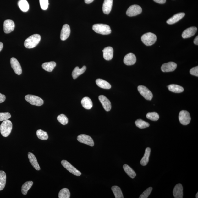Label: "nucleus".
I'll return each mask as SVG.
<instances>
[{
	"instance_id": "43",
	"label": "nucleus",
	"mask_w": 198,
	"mask_h": 198,
	"mask_svg": "<svg viewBox=\"0 0 198 198\" xmlns=\"http://www.w3.org/2000/svg\"><path fill=\"white\" fill-rule=\"evenodd\" d=\"M6 98L5 95L0 93V103L4 102L6 100Z\"/></svg>"
},
{
	"instance_id": "20",
	"label": "nucleus",
	"mask_w": 198,
	"mask_h": 198,
	"mask_svg": "<svg viewBox=\"0 0 198 198\" xmlns=\"http://www.w3.org/2000/svg\"><path fill=\"white\" fill-rule=\"evenodd\" d=\"M113 0H104L102 6V10L105 14H108L112 10Z\"/></svg>"
},
{
	"instance_id": "44",
	"label": "nucleus",
	"mask_w": 198,
	"mask_h": 198,
	"mask_svg": "<svg viewBox=\"0 0 198 198\" xmlns=\"http://www.w3.org/2000/svg\"><path fill=\"white\" fill-rule=\"evenodd\" d=\"M153 1L156 3L161 4H164L166 1V0H153Z\"/></svg>"
},
{
	"instance_id": "23",
	"label": "nucleus",
	"mask_w": 198,
	"mask_h": 198,
	"mask_svg": "<svg viewBox=\"0 0 198 198\" xmlns=\"http://www.w3.org/2000/svg\"><path fill=\"white\" fill-rule=\"evenodd\" d=\"M86 69V67L85 66H83V67L80 69L78 67H76L72 72L73 78L74 79H77L79 76L83 74L85 71Z\"/></svg>"
},
{
	"instance_id": "34",
	"label": "nucleus",
	"mask_w": 198,
	"mask_h": 198,
	"mask_svg": "<svg viewBox=\"0 0 198 198\" xmlns=\"http://www.w3.org/2000/svg\"><path fill=\"white\" fill-rule=\"evenodd\" d=\"M135 124L136 126L140 129H144L148 127L150 124L148 123L145 122L142 119H138L135 122Z\"/></svg>"
},
{
	"instance_id": "16",
	"label": "nucleus",
	"mask_w": 198,
	"mask_h": 198,
	"mask_svg": "<svg viewBox=\"0 0 198 198\" xmlns=\"http://www.w3.org/2000/svg\"><path fill=\"white\" fill-rule=\"evenodd\" d=\"M70 29L69 25L66 24L63 26L61 32L60 38L61 40L65 41L69 37Z\"/></svg>"
},
{
	"instance_id": "4",
	"label": "nucleus",
	"mask_w": 198,
	"mask_h": 198,
	"mask_svg": "<svg viewBox=\"0 0 198 198\" xmlns=\"http://www.w3.org/2000/svg\"><path fill=\"white\" fill-rule=\"evenodd\" d=\"M157 40L156 35L152 33L148 32L143 35L141 37L142 42L147 46H151L156 42Z\"/></svg>"
},
{
	"instance_id": "33",
	"label": "nucleus",
	"mask_w": 198,
	"mask_h": 198,
	"mask_svg": "<svg viewBox=\"0 0 198 198\" xmlns=\"http://www.w3.org/2000/svg\"><path fill=\"white\" fill-rule=\"evenodd\" d=\"M111 189L116 198H124L122 190L120 187L118 186H113L112 187Z\"/></svg>"
},
{
	"instance_id": "11",
	"label": "nucleus",
	"mask_w": 198,
	"mask_h": 198,
	"mask_svg": "<svg viewBox=\"0 0 198 198\" xmlns=\"http://www.w3.org/2000/svg\"><path fill=\"white\" fill-rule=\"evenodd\" d=\"M11 67L15 73L18 75H20L22 74V70L21 66L17 59L12 57L10 59Z\"/></svg>"
},
{
	"instance_id": "35",
	"label": "nucleus",
	"mask_w": 198,
	"mask_h": 198,
	"mask_svg": "<svg viewBox=\"0 0 198 198\" xmlns=\"http://www.w3.org/2000/svg\"><path fill=\"white\" fill-rule=\"evenodd\" d=\"M70 194L69 189L67 188H63L59 191L58 194L59 198H69Z\"/></svg>"
},
{
	"instance_id": "5",
	"label": "nucleus",
	"mask_w": 198,
	"mask_h": 198,
	"mask_svg": "<svg viewBox=\"0 0 198 198\" xmlns=\"http://www.w3.org/2000/svg\"><path fill=\"white\" fill-rule=\"evenodd\" d=\"M25 100L30 104L37 106H41L43 104V100L39 97L32 95H27L25 97Z\"/></svg>"
},
{
	"instance_id": "41",
	"label": "nucleus",
	"mask_w": 198,
	"mask_h": 198,
	"mask_svg": "<svg viewBox=\"0 0 198 198\" xmlns=\"http://www.w3.org/2000/svg\"><path fill=\"white\" fill-rule=\"evenodd\" d=\"M39 3L42 9L43 10L47 9L49 4L48 0H39Z\"/></svg>"
},
{
	"instance_id": "3",
	"label": "nucleus",
	"mask_w": 198,
	"mask_h": 198,
	"mask_svg": "<svg viewBox=\"0 0 198 198\" xmlns=\"http://www.w3.org/2000/svg\"><path fill=\"white\" fill-rule=\"evenodd\" d=\"M92 29L98 34L102 35H109L111 33V28L108 25L102 24H94Z\"/></svg>"
},
{
	"instance_id": "42",
	"label": "nucleus",
	"mask_w": 198,
	"mask_h": 198,
	"mask_svg": "<svg viewBox=\"0 0 198 198\" xmlns=\"http://www.w3.org/2000/svg\"><path fill=\"white\" fill-rule=\"evenodd\" d=\"M190 74L192 75L198 76V67L193 68L190 70Z\"/></svg>"
},
{
	"instance_id": "14",
	"label": "nucleus",
	"mask_w": 198,
	"mask_h": 198,
	"mask_svg": "<svg viewBox=\"0 0 198 198\" xmlns=\"http://www.w3.org/2000/svg\"><path fill=\"white\" fill-rule=\"evenodd\" d=\"M177 67V64L173 62H170L163 64L161 67V70L163 72H168L174 71Z\"/></svg>"
},
{
	"instance_id": "39",
	"label": "nucleus",
	"mask_w": 198,
	"mask_h": 198,
	"mask_svg": "<svg viewBox=\"0 0 198 198\" xmlns=\"http://www.w3.org/2000/svg\"><path fill=\"white\" fill-rule=\"evenodd\" d=\"M11 117V114L9 112H1L0 113V121L8 120Z\"/></svg>"
},
{
	"instance_id": "6",
	"label": "nucleus",
	"mask_w": 198,
	"mask_h": 198,
	"mask_svg": "<svg viewBox=\"0 0 198 198\" xmlns=\"http://www.w3.org/2000/svg\"><path fill=\"white\" fill-rule=\"evenodd\" d=\"M179 120L182 125H186L190 123L191 117L188 111L183 110L180 112L179 115Z\"/></svg>"
},
{
	"instance_id": "48",
	"label": "nucleus",
	"mask_w": 198,
	"mask_h": 198,
	"mask_svg": "<svg viewBox=\"0 0 198 198\" xmlns=\"http://www.w3.org/2000/svg\"><path fill=\"white\" fill-rule=\"evenodd\" d=\"M196 198H198V192L196 194Z\"/></svg>"
},
{
	"instance_id": "40",
	"label": "nucleus",
	"mask_w": 198,
	"mask_h": 198,
	"mask_svg": "<svg viewBox=\"0 0 198 198\" xmlns=\"http://www.w3.org/2000/svg\"><path fill=\"white\" fill-rule=\"evenodd\" d=\"M153 188L152 187H149L145 190L141 195L139 197L140 198H148L149 196L151 194Z\"/></svg>"
},
{
	"instance_id": "12",
	"label": "nucleus",
	"mask_w": 198,
	"mask_h": 198,
	"mask_svg": "<svg viewBox=\"0 0 198 198\" xmlns=\"http://www.w3.org/2000/svg\"><path fill=\"white\" fill-rule=\"evenodd\" d=\"M99 100L102 104L103 108L107 112H108L111 109V103L109 99L103 95L99 96Z\"/></svg>"
},
{
	"instance_id": "32",
	"label": "nucleus",
	"mask_w": 198,
	"mask_h": 198,
	"mask_svg": "<svg viewBox=\"0 0 198 198\" xmlns=\"http://www.w3.org/2000/svg\"><path fill=\"white\" fill-rule=\"evenodd\" d=\"M33 182L31 181H27L22 186L21 192L24 195L27 194L28 191L31 188Z\"/></svg>"
},
{
	"instance_id": "28",
	"label": "nucleus",
	"mask_w": 198,
	"mask_h": 198,
	"mask_svg": "<svg viewBox=\"0 0 198 198\" xmlns=\"http://www.w3.org/2000/svg\"><path fill=\"white\" fill-rule=\"evenodd\" d=\"M167 87H168L169 91L174 92V93H181V92H183L184 91V89L183 87L177 85L172 84L169 85Z\"/></svg>"
},
{
	"instance_id": "24",
	"label": "nucleus",
	"mask_w": 198,
	"mask_h": 198,
	"mask_svg": "<svg viewBox=\"0 0 198 198\" xmlns=\"http://www.w3.org/2000/svg\"><path fill=\"white\" fill-rule=\"evenodd\" d=\"M151 152V149L149 147H147L145 149L144 155L140 161V163L142 166H145L148 164Z\"/></svg>"
},
{
	"instance_id": "7",
	"label": "nucleus",
	"mask_w": 198,
	"mask_h": 198,
	"mask_svg": "<svg viewBox=\"0 0 198 198\" xmlns=\"http://www.w3.org/2000/svg\"><path fill=\"white\" fill-rule=\"evenodd\" d=\"M61 163L65 168L72 174L77 176H80L81 175V173L80 172L75 168L67 160H63L61 162Z\"/></svg>"
},
{
	"instance_id": "9",
	"label": "nucleus",
	"mask_w": 198,
	"mask_h": 198,
	"mask_svg": "<svg viewBox=\"0 0 198 198\" xmlns=\"http://www.w3.org/2000/svg\"><path fill=\"white\" fill-rule=\"evenodd\" d=\"M142 12V9L141 7L136 4L132 5L128 9L126 14L129 17L136 16L140 14Z\"/></svg>"
},
{
	"instance_id": "15",
	"label": "nucleus",
	"mask_w": 198,
	"mask_h": 198,
	"mask_svg": "<svg viewBox=\"0 0 198 198\" xmlns=\"http://www.w3.org/2000/svg\"><path fill=\"white\" fill-rule=\"evenodd\" d=\"M197 30V28L195 26L187 28L183 32L182 36L184 39L189 38L195 34Z\"/></svg>"
},
{
	"instance_id": "45",
	"label": "nucleus",
	"mask_w": 198,
	"mask_h": 198,
	"mask_svg": "<svg viewBox=\"0 0 198 198\" xmlns=\"http://www.w3.org/2000/svg\"><path fill=\"white\" fill-rule=\"evenodd\" d=\"M194 43L196 45H198V36L195 37L194 41Z\"/></svg>"
},
{
	"instance_id": "22",
	"label": "nucleus",
	"mask_w": 198,
	"mask_h": 198,
	"mask_svg": "<svg viewBox=\"0 0 198 198\" xmlns=\"http://www.w3.org/2000/svg\"><path fill=\"white\" fill-rule=\"evenodd\" d=\"M185 13H179L173 15L171 18L167 21V23L169 24H173L177 23V22L182 19L184 16Z\"/></svg>"
},
{
	"instance_id": "8",
	"label": "nucleus",
	"mask_w": 198,
	"mask_h": 198,
	"mask_svg": "<svg viewBox=\"0 0 198 198\" xmlns=\"http://www.w3.org/2000/svg\"><path fill=\"white\" fill-rule=\"evenodd\" d=\"M138 90L140 94L146 100L151 101L153 97L152 93L146 87L143 85H139L138 87Z\"/></svg>"
},
{
	"instance_id": "37",
	"label": "nucleus",
	"mask_w": 198,
	"mask_h": 198,
	"mask_svg": "<svg viewBox=\"0 0 198 198\" xmlns=\"http://www.w3.org/2000/svg\"><path fill=\"white\" fill-rule=\"evenodd\" d=\"M146 118L151 121H157L159 118V116L156 112H149L146 114Z\"/></svg>"
},
{
	"instance_id": "30",
	"label": "nucleus",
	"mask_w": 198,
	"mask_h": 198,
	"mask_svg": "<svg viewBox=\"0 0 198 198\" xmlns=\"http://www.w3.org/2000/svg\"><path fill=\"white\" fill-rule=\"evenodd\" d=\"M6 175L4 171H0V191L3 190L6 184Z\"/></svg>"
},
{
	"instance_id": "25",
	"label": "nucleus",
	"mask_w": 198,
	"mask_h": 198,
	"mask_svg": "<svg viewBox=\"0 0 198 198\" xmlns=\"http://www.w3.org/2000/svg\"><path fill=\"white\" fill-rule=\"evenodd\" d=\"M96 83L98 87L102 89H109L111 88V85L108 82L102 79H96Z\"/></svg>"
},
{
	"instance_id": "36",
	"label": "nucleus",
	"mask_w": 198,
	"mask_h": 198,
	"mask_svg": "<svg viewBox=\"0 0 198 198\" xmlns=\"http://www.w3.org/2000/svg\"><path fill=\"white\" fill-rule=\"evenodd\" d=\"M36 135L37 137L42 140H46L48 138L47 132L44 131L42 130H38L36 132Z\"/></svg>"
},
{
	"instance_id": "26",
	"label": "nucleus",
	"mask_w": 198,
	"mask_h": 198,
	"mask_svg": "<svg viewBox=\"0 0 198 198\" xmlns=\"http://www.w3.org/2000/svg\"><path fill=\"white\" fill-rule=\"evenodd\" d=\"M83 107L85 109H90L92 108L93 104L91 100L88 97H85L81 101Z\"/></svg>"
},
{
	"instance_id": "38",
	"label": "nucleus",
	"mask_w": 198,
	"mask_h": 198,
	"mask_svg": "<svg viewBox=\"0 0 198 198\" xmlns=\"http://www.w3.org/2000/svg\"><path fill=\"white\" fill-rule=\"evenodd\" d=\"M57 119L62 124L65 125L68 124V119L65 114H61L57 117Z\"/></svg>"
},
{
	"instance_id": "47",
	"label": "nucleus",
	"mask_w": 198,
	"mask_h": 198,
	"mask_svg": "<svg viewBox=\"0 0 198 198\" xmlns=\"http://www.w3.org/2000/svg\"><path fill=\"white\" fill-rule=\"evenodd\" d=\"M3 44L0 42V52L2 50V48H3Z\"/></svg>"
},
{
	"instance_id": "10",
	"label": "nucleus",
	"mask_w": 198,
	"mask_h": 198,
	"mask_svg": "<svg viewBox=\"0 0 198 198\" xmlns=\"http://www.w3.org/2000/svg\"><path fill=\"white\" fill-rule=\"evenodd\" d=\"M77 140L79 142L89 145L90 146H94V142L90 136L85 134H80L77 137Z\"/></svg>"
},
{
	"instance_id": "27",
	"label": "nucleus",
	"mask_w": 198,
	"mask_h": 198,
	"mask_svg": "<svg viewBox=\"0 0 198 198\" xmlns=\"http://www.w3.org/2000/svg\"><path fill=\"white\" fill-rule=\"evenodd\" d=\"M56 63L55 62L51 61L50 62L44 63L42 65V67L46 71L51 72L56 67Z\"/></svg>"
},
{
	"instance_id": "13",
	"label": "nucleus",
	"mask_w": 198,
	"mask_h": 198,
	"mask_svg": "<svg viewBox=\"0 0 198 198\" xmlns=\"http://www.w3.org/2000/svg\"><path fill=\"white\" fill-rule=\"evenodd\" d=\"M15 28L14 22L12 20H6L4 22L3 29L4 33L9 34L14 30Z\"/></svg>"
},
{
	"instance_id": "46",
	"label": "nucleus",
	"mask_w": 198,
	"mask_h": 198,
	"mask_svg": "<svg viewBox=\"0 0 198 198\" xmlns=\"http://www.w3.org/2000/svg\"><path fill=\"white\" fill-rule=\"evenodd\" d=\"M94 1V0H85V2L86 4H90L92 3Z\"/></svg>"
},
{
	"instance_id": "31",
	"label": "nucleus",
	"mask_w": 198,
	"mask_h": 198,
	"mask_svg": "<svg viewBox=\"0 0 198 198\" xmlns=\"http://www.w3.org/2000/svg\"><path fill=\"white\" fill-rule=\"evenodd\" d=\"M123 169H124L125 172L128 175L129 177L132 178H134L136 177V174L130 167L127 164H124L123 166Z\"/></svg>"
},
{
	"instance_id": "29",
	"label": "nucleus",
	"mask_w": 198,
	"mask_h": 198,
	"mask_svg": "<svg viewBox=\"0 0 198 198\" xmlns=\"http://www.w3.org/2000/svg\"><path fill=\"white\" fill-rule=\"evenodd\" d=\"M18 4L20 9L23 12H27L29 9V5L26 0H19Z\"/></svg>"
},
{
	"instance_id": "17",
	"label": "nucleus",
	"mask_w": 198,
	"mask_h": 198,
	"mask_svg": "<svg viewBox=\"0 0 198 198\" xmlns=\"http://www.w3.org/2000/svg\"><path fill=\"white\" fill-rule=\"evenodd\" d=\"M136 60V59L135 55L132 53H130L125 56L124 63L127 65H132L135 63Z\"/></svg>"
},
{
	"instance_id": "2",
	"label": "nucleus",
	"mask_w": 198,
	"mask_h": 198,
	"mask_svg": "<svg viewBox=\"0 0 198 198\" xmlns=\"http://www.w3.org/2000/svg\"><path fill=\"white\" fill-rule=\"evenodd\" d=\"M12 123L10 120L3 121L0 126V131L2 135L4 137H8L12 131Z\"/></svg>"
},
{
	"instance_id": "21",
	"label": "nucleus",
	"mask_w": 198,
	"mask_h": 198,
	"mask_svg": "<svg viewBox=\"0 0 198 198\" xmlns=\"http://www.w3.org/2000/svg\"><path fill=\"white\" fill-rule=\"evenodd\" d=\"M28 158L30 162L32 164V166L37 171L40 170V167L39 166L38 162L36 157L32 153L29 152L28 153Z\"/></svg>"
},
{
	"instance_id": "1",
	"label": "nucleus",
	"mask_w": 198,
	"mask_h": 198,
	"mask_svg": "<svg viewBox=\"0 0 198 198\" xmlns=\"http://www.w3.org/2000/svg\"><path fill=\"white\" fill-rule=\"evenodd\" d=\"M41 37L38 34H35L28 37L24 42V45L27 48H32L36 47L41 41Z\"/></svg>"
},
{
	"instance_id": "19",
	"label": "nucleus",
	"mask_w": 198,
	"mask_h": 198,
	"mask_svg": "<svg viewBox=\"0 0 198 198\" xmlns=\"http://www.w3.org/2000/svg\"><path fill=\"white\" fill-rule=\"evenodd\" d=\"M183 187L181 184H178L173 189V194L175 198H182L183 196Z\"/></svg>"
},
{
	"instance_id": "18",
	"label": "nucleus",
	"mask_w": 198,
	"mask_h": 198,
	"mask_svg": "<svg viewBox=\"0 0 198 198\" xmlns=\"http://www.w3.org/2000/svg\"><path fill=\"white\" fill-rule=\"evenodd\" d=\"M103 58L107 61L111 60L113 56V48L110 46L105 47L103 50Z\"/></svg>"
}]
</instances>
